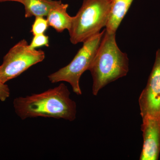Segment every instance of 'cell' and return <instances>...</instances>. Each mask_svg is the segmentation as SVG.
<instances>
[{
  "mask_svg": "<svg viewBox=\"0 0 160 160\" xmlns=\"http://www.w3.org/2000/svg\"><path fill=\"white\" fill-rule=\"evenodd\" d=\"M70 94L67 86L61 83L42 93L16 98L13 108L22 120L44 117L72 122L76 118L77 105Z\"/></svg>",
  "mask_w": 160,
  "mask_h": 160,
  "instance_id": "6da1fadb",
  "label": "cell"
},
{
  "mask_svg": "<svg viewBox=\"0 0 160 160\" xmlns=\"http://www.w3.org/2000/svg\"><path fill=\"white\" fill-rule=\"evenodd\" d=\"M127 53L120 50L116 33L105 32L89 70L92 77V93L97 95L106 85L126 76L129 72Z\"/></svg>",
  "mask_w": 160,
  "mask_h": 160,
  "instance_id": "7a4b0ae2",
  "label": "cell"
},
{
  "mask_svg": "<svg viewBox=\"0 0 160 160\" xmlns=\"http://www.w3.org/2000/svg\"><path fill=\"white\" fill-rule=\"evenodd\" d=\"M111 2V0H83L78 13L72 17L69 30L70 42L72 44L84 42L106 27Z\"/></svg>",
  "mask_w": 160,
  "mask_h": 160,
  "instance_id": "3957f363",
  "label": "cell"
},
{
  "mask_svg": "<svg viewBox=\"0 0 160 160\" xmlns=\"http://www.w3.org/2000/svg\"><path fill=\"white\" fill-rule=\"evenodd\" d=\"M105 32L104 29L83 42V46L68 65L48 76L49 81L52 83L67 82L72 86L73 92L78 95H82L80 78L85 71L89 70Z\"/></svg>",
  "mask_w": 160,
  "mask_h": 160,
  "instance_id": "277c9868",
  "label": "cell"
},
{
  "mask_svg": "<svg viewBox=\"0 0 160 160\" xmlns=\"http://www.w3.org/2000/svg\"><path fill=\"white\" fill-rule=\"evenodd\" d=\"M45 53L32 49L26 40H21L3 58L0 66V81L3 83L18 77L31 66L42 62Z\"/></svg>",
  "mask_w": 160,
  "mask_h": 160,
  "instance_id": "5b68a950",
  "label": "cell"
},
{
  "mask_svg": "<svg viewBox=\"0 0 160 160\" xmlns=\"http://www.w3.org/2000/svg\"><path fill=\"white\" fill-rule=\"evenodd\" d=\"M138 102L142 119L160 118V49L157 51L152 70Z\"/></svg>",
  "mask_w": 160,
  "mask_h": 160,
  "instance_id": "8992f818",
  "label": "cell"
},
{
  "mask_svg": "<svg viewBox=\"0 0 160 160\" xmlns=\"http://www.w3.org/2000/svg\"><path fill=\"white\" fill-rule=\"evenodd\" d=\"M143 144L140 160H158L160 152V118L147 117L141 126Z\"/></svg>",
  "mask_w": 160,
  "mask_h": 160,
  "instance_id": "52a82bcc",
  "label": "cell"
},
{
  "mask_svg": "<svg viewBox=\"0 0 160 160\" xmlns=\"http://www.w3.org/2000/svg\"><path fill=\"white\" fill-rule=\"evenodd\" d=\"M68 7V4L61 3L52 9L46 17L49 26L58 32H62L66 29L69 31L71 28L72 17L67 12Z\"/></svg>",
  "mask_w": 160,
  "mask_h": 160,
  "instance_id": "ba28073f",
  "label": "cell"
},
{
  "mask_svg": "<svg viewBox=\"0 0 160 160\" xmlns=\"http://www.w3.org/2000/svg\"><path fill=\"white\" fill-rule=\"evenodd\" d=\"M133 0H111V7L106 30L116 33L117 30Z\"/></svg>",
  "mask_w": 160,
  "mask_h": 160,
  "instance_id": "9c48e42d",
  "label": "cell"
},
{
  "mask_svg": "<svg viewBox=\"0 0 160 160\" xmlns=\"http://www.w3.org/2000/svg\"><path fill=\"white\" fill-rule=\"evenodd\" d=\"M54 0H21L25 8V17H47L52 9L62 3Z\"/></svg>",
  "mask_w": 160,
  "mask_h": 160,
  "instance_id": "30bf717a",
  "label": "cell"
},
{
  "mask_svg": "<svg viewBox=\"0 0 160 160\" xmlns=\"http://www.w3.org/2000/svg\"><path fill=\"white\" fill-rule=\"evenodd\" d=\"M49 26L48 21L46 19L42 17H35L30 32L33 36L43 34L46 32Z\"/></svg>",
  "mask_w": 160,
  "mask_h": 160,
  "instance_id": "8fae6325",
  "label": "cell"
},
{
  "mask_svg": "<svg viewBox=\"0 0 160 160\" xmlns=\"http://www.w3.org/2000/svg\"><path fill=\"white\" fill-rule=\"evenodd\" d=\"M49 36L44 33L34 35L29 44L30 48L33 49L44 46L49 47Z\"/></svg>",
  "mask_w": 160,
  "mask_h": 160,
  "instance_id": "7c38bea8",
  "label": "cell"
},
{
  "mask_svg": "<svg viewBox=\"0 0 160 160\" xmlns=\"http://www.w3.org/2000/svg\"><path fill=\"white\" fill-rule=\"evenodd\" d=\"M10 91L9 86L6 83L0 81V101L5 102L10 96Z\"/></svg>",
  "mask_w": 160,
  "mask_h": 160,
  "instance_id": "4fadbf2b",
  "label": "cell"
},
{
  "mask_svg": "<svg viewBox=\"0 0 160 160\" xmlns=\"http://www.w3.org/2000/svg\"><path fill=\"white\" fill-rule=\"evenodd\" d=\"M21 0H0V2H21Z\"/></svg>",
  "mask_w": 160,
  "mask_h": 160,
  "instance_id": "5bb4252c",
  "label": "cell"
}]
</instances>
